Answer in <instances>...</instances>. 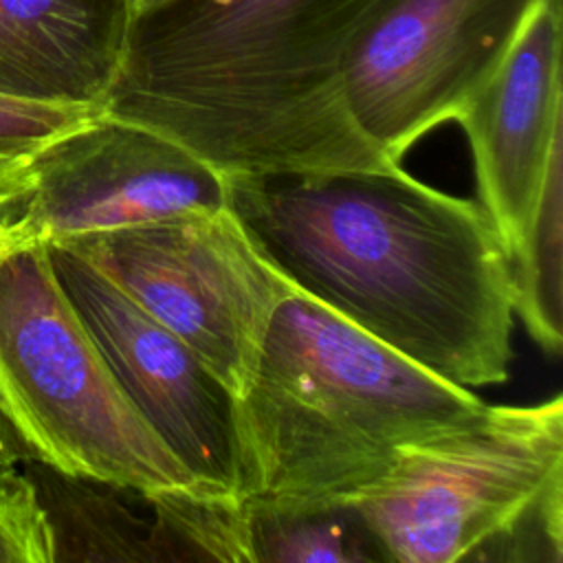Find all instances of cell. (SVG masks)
Instances as JSON below:
<instances>
[{
	"instance_id": "1",
	"label": "cell",
	"mask_w": 563,
	"mask_h": 563,
	"mask_svg": "<svg viewBox=\"0 0 563 563\" xmlns=\"http://www.w3.org/2000/svg\"><path fill=\"white\" fill-rule=\"evenodd\" d=\"M227 183L231 211L297 290L455 385L508 378L510 262L479 202L398 163Z\"/></svg>"
},
{
	"instance_id": "2",
	"label": "cell",
	"mask_w": 563,
	"mask_h": 563,
	"mask_svg": "<svg viewBox=\"0 0 563 563\" xmlns=\"http://www.w3.org/2000/svg\"><path fill=\"white\" fill-rule=\"evenodd\" d=\"M398 0H172L130 22L101 110L227 178L378 167L352 123V48Z\"/></svg>"
},
{
	"instance_id": "3",
	"label": "cell",
	"mask_w": 563,
	"mask_h": 563,
	"mask_svg": "<svg viewBox=\"0 0 563 563\" xmlns=\"http://www.w3.org/2000/svg\"><path fill=\"white\" fill-rule=\"evenodd\" d=\"M482 407L468 387L295 288L238 398L242 501L350 504L391 471L402 446L457 429Z\"/></svg>"
},
{
	"instance_id": "4",
	"label": "cell",
	"mask_w": 563,
	"mask_h": 563,
	"mask_svg": "<svg viewBox=\"0 0 563 563\" xmlns=\"http://www.w3.org/2000/svg\"><path fill=\"white\" fill-rule=\"evenodd\" d=\"M0 416L62 475L207 493L119 387L40 240H0Z\"/></svg>"
},
{
	"instance_id": "5",
	"label": "cell",
	"mask_w": 563,
	"mask_h": 563,
	"mask_svg": "<svg viewBox=\"0 0 563 563\" xmlns=\"http://www.w3.org/2000/svg\"><path fill=\"white\" fill-rule=\"evenodd\" d=\"M563 475V398L486 405L466 424L402 446L350 504L383 561H473Z\"/></svg>"
},
{
	"instance_id": "6",
	"label": "cell",
	"mask_w": 563,
	"mask_h": 563,
	"mask_svg": "<svg viewBox=\"0 0 563 563\" xmlns=\"http://www.w3.org/2000/svg\"><path fill=\"white\" fill-rule=\"evenodd\" d=\"M185 341L240 398L257 369L277 306L295 286L231 207L62 242Z\"/></svg>"
},
{
	"instance_id": "7",
	"label": "cell",
	"mask_w": 563,
	"mask_h": 563,
	"mask_svg": "<svg viewBox=\"0 0 563 563\" xmlns=\"http://www.w3.org/2000/svg\"><path fill=\"white\" fill-rule=\"evenodd\" d=\"M539 0H398L352 48L343 92L356 130L391 163L455 121Z\"/></svg>"
},
{
	"instance_id": "8",
	"label": "cell",
	"mask_w": 563,
	"mask_h": 563,
	"mask_svg": "<svg viewBox=\"0 0 563 563\" xmlns=\"http://www.w3.org/2000/svg\"><path fill=\"white\" fill-rule=\"evenodd\" d=\"M46 246L57 282L136 413L207 493L242 499L233 391L106 273L64 244Z\"/></svg>"
},
{
	"instance_id": "9",
	"label": "cell",
	"mask_w": 563,
	"mask_h": 563,
	"mask_svg": "<svg viewBox=\"0 0 563 563\" xmlns=\"http://www.w3.org/2000/svg\"><path fill=\"white\" fill-rule=\"evenodd\" d=\"M33 189L0 240L62 242L229 207V183L180 143L99 112L31 161Z\"/></svg>"
},
{
	"instance_id": "10",
	"label": "cell",
	"mask_w": 563,
	"mask_h": 563,
	"mask_svg": "<svg viewBox=\"0 0 563 563\" xmlns=\"http://www.w3.org/2000/svg\"><path fill=\"white\" fill-rule=\"evenodd\" d=\"M561 51V0H539L497 70L455 117L468 139L477 202L508 257L528 229L552 150L563 139Z\"/></svg>"
},
{
	"instance_id": "11",
	"label": "cell",
	"mask_w": 563,
	"mask_h": 563,
	"mask_svg": "<svg viewBox=\"0 0 563 563\" xmlns=\"http://www.w3.org/2000/svg\"><path fill=\"white\" fill-rule=\"evenodd\" d=\"M130 22L128 0H0V95L101 108Z\"/></svg>"
},
{
	"instance_id": "12",
	"label": "cell",
	"mask_w": 563,
	"mask_h": 563,
	"mask_svg": "<svg viewBox=\"0 0 563 563\" xmlns=\"http://www.w3.org/2000/svg\"><path fill=\"white\" fill-rule=\"evenodd\" d=\"M512 308L545 352L563 343V139L554 145L532 218L510 253Z\"/></svg>"
},
{
	"instance_id": "13",
	"label": "cell",
	"mask_w": 563,
	"mask_h": 563,
	"mask_svg": "<svg viewBox=\"0 0 563 563\" xmlns=\"http://www.w3.org/2000/svg\"><path fill=\"white\" fill-rule=\"evenodd\" d=\"M253 563H356L383 554L352 504H246Z\"/></svg>"
},
{
	"instance_id": "14",
	"label": "cell",
	"mask_w": 563,
	"mask_h": 563,
	"mask_svg": "<svg viewBox=\"0 0 563 563\" xmlns=\"http://www.w3.org/2000/svg\"><path fill=\"white\" fill-rule=\"evenodd\" d=\"M163 561L253 563L242 499L200 490L150 495Z\"/></svg>"
},
{
	"instance_id": "15",
	"label": "cell",
	"mask_w": 563,
	"mask_h": 563,
	"mask_svg": "<svg viewBox=\"0 0 563 563\" xmlns=\"http://www.w3.org/2000/svg\"><path fill=\"white\" fill-rule=\"evenodd\" d=\"M99 112L103 110L97 106L42 103L0 95V154L33 156Z\"/></svg>"
},
{
	"instance_id": "16",
	"label": "cell",
	"mask_w": 563,
	"mask_h": 563,
	"mask_svg": "<svg viewBox=\"0 0 563 563\" xmlns=\"http://www.w3.org/2000/svg\"><path fill=\"white\" fill-rule=\"evenodd\" d=\"M57 561L55 530L35 484L24 475L0 495V563Z\"/></svg>"
},
{
	"instance_id": "17",
	"label": "cell",
	"mask_w": 563,
	"mask_h": 563,
	"mask_svg": "<svg viewBox=\"0 0 563 563\" xmlns=\"http://www.w3.org/2000/svg\"><path fill=\"white\" fill-rule=\"evenodd\" d=\"M31 156L0 154V231L20 218L33 189Z\"/></svg>"
},
{
	"instance_id": "18",
	"label": "cell",
	"mask_w": 563,
	"mask_h": 563,
	"mask_svg": "<svg viewBox=\"0 0 563 563\" xmlns=\"http://www.w3.org/2000/svg\"><path fill=\"white\" fill-rule=\"evenodd\" d=\"M24 475L18 468V453L9 440L7 424H0V495L13 490Z\"/></svg>"
},
{
	"instance_id": "19",
	"label": "cell",
	"mask_w": 563,
	"mask_h": 563,
	"mask_svg": "<svg viewBox=\"0 0 563 563\" xmlns=\"http://www.w3.org/2000/svg\"><path fill=\"white\" fill-rule=\"evenodd\" d=\"M128 2H130V9H132V18H136V15L150 13V11L163 7V4H167L172 0H128Z\"/></svg>"
},
{
	"instance_id": "20",
	"label": "cell",
	"mask_w": 563,
	"mask_h": 563,
	"mask_svg": "<svg viewBox=\"0 0 563 563\" xmlns=\"http://www.w3.org/2000/svg\"><path fill=\"white\" fill-rule=\"evenodd\" d=\"M0 424H7V422H4V420H2V416H0Z\"/></svg>"
}]
</instances>
